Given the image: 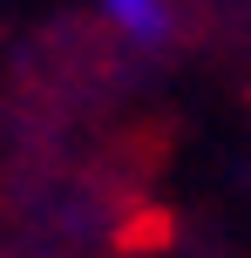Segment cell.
<instances>
[{
    "mask_svg": "<svg viewBox=\"0 0 251 258\" xmlns=\"http://www.w3.org/2000/svg\"><path fill=\"white\" fill-rule=\"evenodd\" d=\"M102 14L136 48H163V41L177 34V0H102Z\"/></svg>",
    "mask_w": 251,
    "mask_h": 258,
    "instance_id": "obj_1",
    "label": "cell"
}]
</instances>
